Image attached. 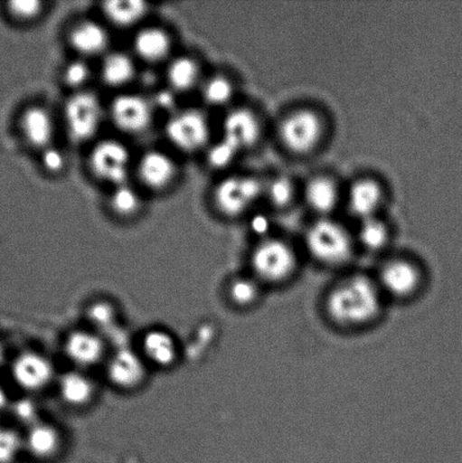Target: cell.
<instances>
[{"mask_svg": "<svg viewBox=\"0 0 462 463\" xmlns=\"http://www.w3.org/2000/svg\"><path fill=\"white\" fill-rule=\"evenodd\" d=\"M382 308L380 286L364 276L351 277L329 294L327 311L337 324L362 326L372 321Z\"/></svg>", "mask_w": 462, "mask_h": 463, "instance_id": "cell-1", "label": "cell"}, {"mask_svg": "<svg viewBox=\"0 0 462 463\" xmlns=\"http://www.w3.org/2000/svg\"><path fill=\"white\" fill-rule=\"evenodd\" d=\"M62 112L67 133L76 143L89 142L101 128L103 107L90 90L72 93L63 104Z\"/></svg>", "mask_w": 462, "mask_h": 463, "instance_id": "cell-2", "label": "cell"}, {"mask_svg": "<svg viewBox=\"0 0 462 463\" xmlns=\"http://www.w3.org/2000/svg\"><path fill=\"white\" fill-rule=\"evenodd\" d=\"M306 242L311 256L325 265H339L351 257L350 235L334 222H316L307 231Z\"/></svg>", "mask_w": 462, "mask_h": 463, "instance_id": "cell-3", "label": "cell"}, {"mask_svg": "<svg viewBox=\"0 0 462 463\" xmlns=\"http://www.w3.org/2000/svg\"><path fill=\"white\" fill-rule=\"evenodd\" d=\"M130 162L129 149L117 139L99 140L89 156L90 170L95 178L113 187L126 184Z\"/></svg>", "mask_w": 462, "mask_h": 463, "instance_id": "cell-4", "label": "cell"}, {"mask_svg": "<svg viewBox=\"0 0 462 463\" xmlns=\"http://www.w3.org/2000/svg\"><path fill=\"white\" fill-rule=\"evenodd\" d=\"M210 134L206 116L194 109L174 113L165 125L166 138L179 151L187 154L196 153L205 147Z\"/></svg>", "mask_w": 462, "mask_h": 463, "instance_id": "cell-5", "label": "cell"}, {"mask_svg": "<svg viewBox=\"0 0 462 463\" xmlns=\"http://www.w3.org/2000/svg\"><path fill=\"white\" fill-rule=\"evenodd\" d=\"M112 124L127 135H140L151 127L154 107L146 98L139 94L118 95L108 108Z\"/></svg>", "mask_w": 462, "mask_h": 463, "instance_id": "cell-6", "label": "cell"}, {"mask_svg": "<svg viewBox=\"0 0 462 463\" xmlns=\"http://www.w3.org/2000/svg\"><path fill=\"white\" fill-rule=\"evenodd\" d=\"M296 265V254L282 241H265L253 252V270L261 280L269 283H279L288 279Z\"/></svg>", "mask_w": 462, "mask_h": 463, "instance_id": "cell-7", "label": "cell"}, {"mask_svg": "<svg viewBox=\"0 0 462 463\" xmlns=\"http://www.w3.org/2000/svg\"><path fill=\"white\" fill-rule=\"evenodd\" d=\"M262 192L259 180L250 176H230L216 185L212 198L217 211L225 216L235 217L246 212Z\"/></svg>", "mask_w": 462, "mask_h": 463, "instance_id": "cell-8", "label": "cell"}, {"mask_svg": "<svg viewBox=\"0 0 462 463\" xmlns=\"http://www.w3.org/2000/svg\"><path fill=\"white\" fill-rule=\"evenodd\" d=\"M323 135L319 117L312 111H297L287 117L280 125L279 136L285 147L297 154L309 153L318 145Z\"/></svg>", "mask_w": 462, "mask_h": 463, "instance_id": "cell-9", "label": "cell"}, {"mask_svg": "<svg viewBox=\"0 0 462 463\" xmlns=\"http://www.w3.org/2000/svg\"><path fill=\"white\" fill-rule=\"evenodd\" d=\"M53 366L47 357L36 352H24L13 362L14 381L27 392L47 387L53 376Z\"/></svg>", "mask_w": 462, "mask_h": 463, "instance_id": "cell-10", "label": "cell"}, {"mask_svg": "<svg viewBox=\"0 0 462 463\" xmlns=\"http://www.w3.org/2000/svg\"><path fill=\"white\" fill-rule=\"evenodd\" d=\"M178 169L174 158L161 151H148L139 158L137 175L145 185L156 192L165 189L174 183Z\"/></svg>", "mask_w": 462, "mask_h": 463, "instance_id": "cell-11", "label": "cell"}, {"mask_svg": "<svg viewBox=\"0 0 462 463\" xmlns=\"http://www.w3.org/2000/svg\"><path fill=\"white\" fill-rule=\"evenodd\" d=\"M20 128L23 137L31 147L42 149L52 147L56 134L53 116L47 108L32 106L22 113Z\"/></svg>", "mask_w": 462, "mask_h": 463, "instance_id": "cell-12", "label": "cell"}, {"mask_svg": "<svg viewBox=\"0 0 462 463\" xmlns=\"http://www.w3.org/2000/svg\"><path fill=\"white\" fill-rule=\"evenodd\" d=\"M420 275L413 263L396 260L384 266L380 275V289L392 297L407 298L418 289Z\"/></svg>", "mask_w": 462, "mask_h": 463, "instance_id": "cell-13", "label": "cell"}, {"mask_svg": "<svg viewBox=\"0 0 462 463\" xmlns=\"http://www.w3.org/2000/svg\"><path fill=\"white\" fill-rule=\"evenodd\" d=\"M71 47L84 57L101 56L110 44L106 27L99 22L86 20L77 23L68 35Z\"/></svg>", "mask_w": 462, "mask_h": 463, "instance_id": "cell-14", "label": "cell"}, {"mask_svg": "<svg viewBox=\"0 0 462 463\" xmlns=\"http://www.w3.org/2000/svg\"><path fill=\"white\" fill-rule=\"evenodd\" d=\"M223 134L225 142L240 152L256 144L260 135L259 122L250 111L238 109L226 116Z\"/></svg>", "mask_w": 462, "mask_h": 463, "instance_id": "cell-15", "label": "cell"}, {"mask_svg": "<svg viewBox=\"0 0 462 463\" xmlns=\"http://www.w3.org/2000/svg\"><path fill=\"white\" fill-rule=\"evenodd\" d=\"M146 374L145 365L137 354L122 349L112 356L108 365L111 383L121 389H134L143 383Z\"/></svg>", "mask_w": 462, "mask_h": 463, "instance_id": "cell-16", "label": "cell"}, {"mask_svg": "<svg viewBox=\"0 0 462 463\" xmlns=\"http://www.w3.org/2000/svg\"><path fill=\"white\" fill-rule=\"evenodd\" d=\"M172 38L160 26H147L135 35L133 47L136 56L148 63L165 61L172 52Z\"/></svg>", "mask_w": 462, "mask_h": 463, "instance_id": "cell-17", "label": "cell"}, {"mask_svg": "<svg viewBox=\"0 0 462 463\" xmlns=\"http://www.w3.org/2000/svg\"><path fill=\"white\" fill-rule=\"evenodd\" d=\"M66 355L75 364L90 366L97 364L104 354V345L99 335L89 331H74L65 343Z\"/></svg>", "mask_w": 462, "mask_h": 463, "instance_id": "cell-18", "label": "cell"}, {"mask_svg": "<svg viewBox=\"0 0 462 463\" xmlns=\"http://www.w3.org/2000/svg\"><path fill=\"white\" fill-rule=\"evenodd\" d=\"M99 75L108 88H125L136 76L134 59L121 52H108L104 54Z\"/></svg>", "mask_w": 462, "mask_h": 463, "instance_id": "cell-19", "label": "cell"}, {"mask_svg": "<svg viewBox=\"0 0 462 463\" xmlns=\"http://www.w3.org/2000/svg\"><path fill=\"white\" fill-rule=\"evenodd\" d=\"M166 80L172 92H189L201 83V66L189 56L174 58L167 65Z\"/></svg>", "mask_w": 462, "mask_h": 463, "instance_id": "cell-20", "label": "cell"}, {"mask_svg": "<svg viewBox=\"0 0 462 463\" xmlns=\"http://www.w3.org/2000/svg\"><path fill=\"white\" fill-rule=\"evenodd\" d=\"M382 189L373 181L363 180L355 184L348 194V206L352 214L362 221L372 219L382 203Z\"/></svg>", "mask_w": 462, "mask_h": 463, "instance_id": "cell-21", "label": "cell"}, {"mask_svg": "<svg viewBox=\"0 0 462 463\" xmlns=\"http://www.w3.org/2000/svg\"><path fill=\"white\" fill-rule=\"evenodd\" d=\"M102 12L112 25L129 29L139 24L147 15L148 5L139 0H113L103 4Z\"/></svg>", "mask_w": 462, "mask_h": 463, "instance_id": "cell-22", "label": "cell"}, {"mask_svg": "<svg viewBox=\"0 0 462 463\" xmlns=\"http://www.w3.org/2000/svg\"><path fill=\"white\" fill-rule=\"evenodd\" d=\"M25 444L32 456L48 459L56 455L61 446V433L52 425L35 423L26 435Z\"/></svg>", "mask_w": 462, "mask_h": 463, "instance_id": "cell-23", "label": "cell"}, {"mask_svg": "<svg viewBox=\"0 0 462 463\" xmlns=\"http://www.w3.org/2000/svg\"><path fill=\"white\" fill-rule=\"evenodd\" d=\"M145 355L157 366L174 364L178 351L174 337L165 331H149L143 339Z\"/></svg>", "mask_w": 462, "mask_h": 463, "instance_id": "cell-24", "label": "cell"}, {"mask_svg": "<svg viewBox=\"0 0 462 463\" xmlns=\"http://www.w3.org/2000/svg\"><path fill=\"white\" fill-rule=\"evenodd\" d=\"M61 398L71 406H84L92 401L94 384L88 376L71 372L62 376L59 383Z\"/></svg>", "mask_w": 462, "mask_h": 463, "instance_id": "cell-25", "label": "cell"}, {"mask_svg": "<svg viewBox=\"0 0 462 463\" xmlns=\"http://www.w3.org/2000/svg\"><path fill=\"white\" fill-rule=\"evenodd\" d=\"M306 199L312 210L320 214H327L334 210L338 201L336 185L325 178L312 180L306 189Z\"/></svg>", "mask_w": 462, "mask_h": 463, "instance_id": "cell-26", "label": "cell"}, {"mask_svg": "<svg viewBox=\"0 0 462 463\" xmlns=\"http://www.w3.org/2000/svg\"><path fill=\"white\" fill-rule=\"evenodd\" d=\"M108 203H110L111 211L117 216L131 217L140 211L142 199L133 187L124 184L113 189L110 198H108Z\"/></svg>", "mask_w": 462, "mask_h": 463, "instance_id": "cell-27", "label": "cell"}, {"mask_svg": "<svg viewBox=\"0 0 462 463\" xmlns=\"http://www.w3.org/2000/svg\"><path fill=\"white\" fill-rule=\"evenodd\" d=\"M233 94V84L224 76L211 77L203 84L202 95L203 101L211 107L225 106L231 101Z\"/></svg>", "mask_w": 462, "mask_h": 463, "instance_id": "cell-28", "label": "cell"}, {"mask_svg": "<svg viewBox=\"0 0 462 463\" xmlns=\"http://www.w3.org/2000/svg\"><path fill=\"white\" fill-rule=\"evenodd\" d=\"M360 241L365 248L379 250L384 247L388 240V231L382 222L372 219L364 220L360 229Z\"/></svg>", "mask_w": 462, "mask_h": 463, "instance_id": "cell-29", "label": "cell"}, {"mask_svg": "<svg viewBox=\"0 0 462 463\" xmlns=\"http://www.w3.org/2000/svg\"><path fill=\"white\" fill-rule=\"evenodd\" d=\"M92 71L89 63L80 59L68 62L62 71V80L68 88L74 90V92L83 90V88L90 79Z\"/></svg>", "mask_w": 462, "mask_h": 463, "instance_id": "cell-30", "label": "cell"}, {"mask_svg": "<svg viewBox=\"0 0 462 463\" xmlns=\"http://www.w3.org/2000/svg\"><path fill=\"white\" fill-rule=\"evenodd\" d=\"M259 288L256 280L239 279L232 281L230 286V297L240 307L250 306L256 301Z\"/></svg>", "mask_w": 462, "mask_h": 463, "instance_id": "cell-31", "label": "cell"}, {"mask_svg": "<svg viewBox=\"0 0 462 463\" xmlns=\"http://www.w3.org/2000/svg\"><path fill=\"white\" fill-rule=\"evenodd\" d=\"M43 6L38 0H13L7 4V11L17 21L31 22L42 14Z\"/></svg>", "mask_w": 462, "mask_h": 463, "instance_id": "cell-32", "label": "cell"}, {"mask_svg": "<svg viewBox=\"0 0 462 463\" xmlns=\"http://www.w3.org/2000/svg\"><path fill=\"white\" fill-rule=\"evenodd\" d=\"M22 446V439L15 430L0 428V463H12L15 460Z\"/></svg>", "mask_w": 462, "mask_h": 463, "instance_id": "cell-33", "label": "cell"}, {"mask_svg": "<svg viewBox=\"0 0 462 463\" xmlns=\"http://www.w3.org/2000/svg\"><path fill=\"white\" fill-rule=\"evenodd\" d=\"M238 153V149H235L232 145L226 143L223 139L210 148L207 160L212 167L222 169V167L229 166L234 161Z\"/></svg>", "mask_w": 462, "mask_h": 463, "instance_id": "cell-34", "label": "cell"}, {"mask_svg": "<svg viewBox=\"0 0 462 463\" xmlns=\"http://www.w3.org/2000/svg\"><path fill=\"white\" fill-rule=\"evenodd\" d=\"M267 194L271 203L278 207L288 205L293 197V185L291 181L287 178H278L271 181L269 187L267 188Z\"/></svg>", "mask_w": 462, "mask_h": 463, "instance_id": "cell-35", "label": "cell"}, {"mask_svg": "<svg viewBox=\"0 0 462 463\" xmlns=\"http://www.w3.org/2000/svg\"><path fill=\"white\" fill-rule=\"evenodd\" d=\"M12 411L15 419L24 424L34 425L38 423V407L31 399L22 398L12 406Z\"/></svg>", "mask_w": 462, "mask_h": 463, "instance_id": "cell-36", "label": "cell"}, {"mask_svg": "<svg viewBox=\"0 0 462 463\" xmlns=\"http://www.w3.org/2000/svg\"><path fill=\"white\" fill-rule=\"evenodd\" d=\"M42 165L44 170L49 174H59L66 166V156L61 151H59L56 147H48L42 151Z\"/></svg>", "mask_w": 462, "mask_h": 463, "instance_id": "cell-37", "label": "cell"}, {"mask_svg": "<svg viewBox=\"0 0 462 463\" xmlns=\"http://www.w3.org/2000/svg\"><path fill=\"white\" fill-rule=\"evenodd\" d=\"M90 319L95 325L102 326V328H108L115 319V311L107 303H97L90 308Z\"/></svg>", "mask_w": 462, "mask_h": 463, "instance_id": "cell-38", "label": "cell"}, {"mask_svg": "<svg viewBox=\"0 0 462 463\" xmlns=\"http://www.w3.org/2000/svg\"><path fill=\"white\" fill-rule=\"evenodd\" d=\"M172 90H166L157 95L156 103L160 104L161 107H171L172 106Z\"/></svg>", "mask_w": 462, "mask_h": 463, "instance_id": "cell-39", "label": "cell"}, {"mask_svg": "<svg viewBox=\"0 0 462 463\" xmlns=\"http://www.w3.org/2000/svg\"><path fill=\"white\" fill-rule=\"evenodd\" d=\"M252 226L253 230L257 232H265L267 229L265 219H262V217H257L255 222H253Z\"/></svg>", "mask_w": 462, "mask_h": 463, "instance_id": "cell-40", "label": "cell"}, {"mask_svg": "<svg viewBox=\"0 0 462 463\" xmlns=\"http://www.w3.org/2000/svg\"><path fill=\"white\" fill-rule=\"evenodd\" d=\"M7 406V394L4 392V389L0 387V412L5 410Z\"/></svg>", "mask_w": 462, "mask_h": 463, "instance_id": "cell-41", "label": "cell"}, {"mask_svg": "<svg viewBox=\"0 0 462 463\" xmlns=\"http://www.w3.org/2000/svg\"><path fill=\"white\" fill-rule=\"evenodd\" d=\"M4 360H5V351H4L3 345L0 344V366L3 365Z\"/></svg>", "mask_w": 462, "mask_h": 463, "instance_id": "cell-42", "label": "cell"}]
</instances>
